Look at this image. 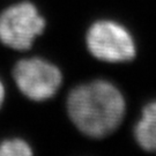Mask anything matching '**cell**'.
I'll return each instance as SVG.
<instances>
[{
    "label": "cell",
    "instance_id": "3957f363",
    "mask_svg": "<svg viewBox=\"0 0 156 156\" xmlns=\"http://www.w3.org/2000/svg\"><path fill=\"white\" fill-rule=\"evenodd\" d=\"M90 53L103 62H124L135 56V44L126 28L108 20L95 22L87 34Z\"/></svg>",
    "mask_w": 156,
    "mask_h": 156
},
{
    "label": "cell",
    "instance_id": "277c9868",
    "mask_svg": "<svg viewBox=\"0 0 156 156\" xmlns=\"http://www.w3.org/2000/svg\"><path fill=\"white\" fill-rule=\"evenodd\" d=\"M13 75L19 89L33 101H45L56 94L62 84V73L42 58H29L17 62Z\"/></svg>",
    "mask_w": 156,
    "mask_h": 156
},
{
    "label": "cell",
    "instance_id": "6da1fadb",
    "mask_svg": "<svg viewBox=\"0 0 156 156\" xmlns=\"http://www.w3.org/2000/svg\"><path fill=\"white\" fill-rule=\"evenodd\" d=\"M68 115L75 126L90 138H104L122 123L125 101L110 82L94 81L72 90L67 98Z\"/></svg>",
    "mask_w": 156,
    "mask_h": 156
},
{
    "label": "cell",
    "instance_id": "5b68a950",
    "mask_svg": "<svg viewBox=\"0 0 156 156\" xmlns=\"http://www.w3.org/2000/svg\"><path fill=\"white\" fill-rule=\"evenodd\" d=\"M134 136L141 148L156 153V102L142 110V116L134 128Z\"/></svg>",
    "mask_w": 156,
    "mask_h": 156
},
{
    "label": "cell",
    "instance_id": "8992f818",
    "mask_svg": "<svg viewBox=\"0 0 156 156\" xmlns=\"http://www.w3.org/2000/svg\"><path fill=\"white\" fill-rule=\"evenodd\" d=\"M31 154L30 146L22 139L5 140L0 144V156H28Z\"/></svg>",
    "mask_w": 156,
    "mask_h": 156
},
{
    "label": "cell",
    "instance_id": "52a82bcc",
    "mask_svg": "<svg viewBox=\"0 0 156 156\" xmlns=\"http://www.w3.org/2000/svg\"><path fill=\"white\" fill-rule=\"evenodd\" d=\"M4 98H5V88H4V84L0 81V108L4 103Z\"/></svg>",
    "mask_w": 156,
    "mask_h": 156
},
{
    "label": "cell",
    "instance_id": "7a4b0ae2",
    "mask_svg": "<svg viewBox=\"0 0 156 156\" xmlns=\"http://www.w3.org/2000/svg\"><path fill=\"white\" fill-rule=\"evenodd\" d=\"M44 29V17L28 1L11 6L0 14V41L12 49H29Z\"/></svg>",
    "mask_w": 156,
    "mask_h": 156
}]
</instances>
